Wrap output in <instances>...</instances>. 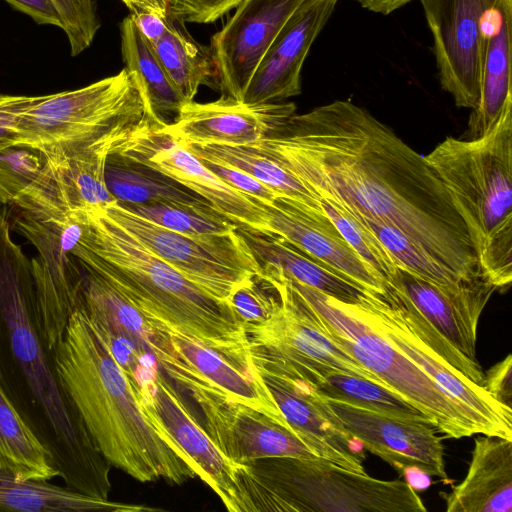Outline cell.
<instances>
[{"label": "cell", "mask_w": 512, "mask_h": 512, "mask_svg": "<svg viewBox=\"0 0 512 512\" xmlns=\"http://www.w3.org/2000/svg\"><path fill=\"white\" fill-rule=\"evenodd\" d=\"M120 205L137 216L186 235L227 234L238 226L208 202Z\"/></svg>", "instance_id": "8d00e7d4"}, {"label": "cell", "mask_w": 512, "mask_h": 512, "mask_svg": "<svg viewBox=\"0 0 512 512\" xmlns=\"http://www.w3.org/2000/svg\"><path fill=\"white\" fill-rule=\"evenodd\" d=\"M261 274L275 287L280 302L268 320L244 327L250 350L288 363L318 361L369 379L392 391L325 334L310 305L278 271L262 267Z\"/></svg>", "instance_id": "2e32d148"}, {"label": "cell", "mask_w": 512, "mask_h": 512, "mask_svg": "<svg viewBox=\"0 0 512 512\" xmlns=\"http://www.w3.org/2000/svg\"><path fill=\"white\" fill-rule=\"evenodd\" d=\"M120 35L125 68L135 76L149 110L163 121L176 117L187 102L129 16L120 24Z\"/></svg>", "instance_id": "836d02e7"}, {"label": "cell", "mask_w": 512, "mask_h": 512, "mask_svg": "<svg viewBox=\"0 0 512 512\" xmlns=\"http://www.w3.org/2000/svg\"><path fill=\"white\" fill-rule=\"evenodd\" d=\"M199 406L205 430L231 461L246 464L270 457L317 458L289 427L231 401L192 380L178 382Z\"/></svg>", "instance_id": "e0dca14e"}, {"label": "cell", "mask_w": 512, "mask_h": 512, "mask_svg": "<svg viewBox=\"0 0 512 512\" xmlns=\"http://www.w3.org/2000/svg\"><path fill=\"white\" fill-rule=\"evenodd\" d=\"M81 267L82 308L98 338L103 342H120L144 356H153L151 345L162 322L146 316L101 275Z\"/></svg>", "instance_id": "83f0119b"}, {"label": "cell", "mask_w": 512, "mask_h": 512, "mask_svg": "<svg viewBox=\"0 0 512 512\" xmlns=\"http://www.w3.org/2000/svg\"><path fill=\"white\" fill-rule=\"evenodd\" d=\"M483 388L498 403L512 410V356L508 354L503 360L484 372Z\"/></svg>", "instance_id": "7dc6e473"}, {"label": "cell", "mask_w": 512, "mask_h": 512, "mask_svg": "<svg viewBox=\"0 0 512 512\" xmlns=\"http://www.w3.org/2000/svg\"><path fill=\"white\" fill-rule=\"evenodd\" d=\"M148 43L155 41L173 19L167 0H119Z\"/></svg>", "instance_id": "7bdbcfd3"}, {"label": "cell", "mask_w": 512, "mask_h": 512, "mask_svg": "<svg viewBox=\"0 0 512 512\" xmlns=\"http://www.w3.org/2000/svg\"><path fill=\"white\" fill-rule=\"evenodd\" d=\"M0 510L23 512L143 511L152 508L127 505L84 495L44 480H20L0 464Z\"/></svg>", "instance_id": "4dcf8cb0"}, {"label": "cell", "mask_w": 512, "mask_h": 512, "mask_svg": "<svg viewBox=\"0 0 512 512\" xmlns=\"http://www.w3.org/2000/svg\"><path fill=\"white\" fill-rule=\"evenodd\" d=\"M484 31L479 98L469 117L467 138L486 134L512 107V0H500L488 13Z\"/></svg>", "instance_id": "4316f807"}, {"label": "cell", "mask_w": 512, "mask_h": 512, "mask_svg": "<svg viewBox=\"0 0 512 512\" xmlns=\"http://www.w3.org/2000/svg\"><path fill=\"white\" fill-rule=\"evenodd\" d=\"M62 20L72 56L90 47L99 28L100 20L95 0H53Z\"/></svg>", "instance_id": "b9f144b4"}, {"label": "cell", "mask_w": 512, "mask_h": 512, "mask_svg": "<svg viewBox=\"0 0 512 512\" xmlns=\"http://www.w3.org/2000/svg\"><path fill=\"white\" fill-rule=\"evenodd\" d=\"M320 398L332 424L398 470L415 490L425 489L430 476L447 479L444 447L432 425Z\"/></svg>", "instance_id": "7c38bea8"}, {"label": "cell", "mask_w": 512, "mask_h": 512, "mask_svg": "<svg viewBox=\"0 0 512 512\" xmlns=\"http://www.w3.org/2000/svg\"><path fill=\"white\" fill-rule=\"evenodd\" d=\"M255 200L264 211L266 233L280 237L357 286L373 293L384 292V281L346 241L324 209L283 196L268 204Z\"/></svg>", "instance_id": "603a6c76"}, {"label": "cell", "mask_w": 512, "mask_h": 512, "mask_svg": "<svg viewBox=\"0 0 512 512\" xmlns=\"http://www.w3.org/2000/svg\"><path fill=\"white\" fill-rule=\"evenodd\" d=\"M115 152L193 191L238 226L266 233V217L255 198L217 177L170 132L167 122L151 117Z\"/></svg>", "instance_id": "4fadbf2b"}, {"label": "cell", "mask_w": 512, "mask_h": 512, "mask_svg": "<svg viewBox=\"0 0 512 512\" xmlns=\"http://www.w3.org/2000/svg\"><path fill=\"white\" fill-rule=\"evenodd\" d=\"M237 231L261 267L275 268L344 303L358 304L366 294L367 290L322 266L278 236L244 226H237Z\"/></svg>", "instance_id": "f546056e"}, {"label": "cell", "mask_w": 512, "mask_h": 512, "mask_svg": "<svg viewBox=\"0 0 512 512\" xmlns=\"http://www.w3.org/2000/svg\"><path fill=\"white\" fill-rule=\"evenodd\" d=\"M306 0H242L211 38L221 97L242 100L261 59L293 13Z\"/></svg>", "instance_id": "44dd1931"}, {"label": "cell", "mask_w": 512, "mask_h": 512, "mask_svg": "<svg viewBox=\"0 0 512 512\" xmlns=\"http://www.w3.org/2000/svg\"><path fill=\"white\" fill-rule=\"evenodd\" d=\"M54 356L63 387L110 465L140 482L180 485L197 476L189 459L145 412L132 380L93 331L71 315Z\"/></svg>", "instance_id": "3957f363"}, {"label": "cell", "mask_w": 512, "mask_h": 512, "mask_svg": "<svg viewBox=\"0 0 512 512\" xmlns=\"http://www.w3.org/2000/svg\"><path fill=\"white\" fill-rule=\"evenodd\" d=\"M35 96L0 93V151L17 144V125Z\"/></svg>", "instance_id": "bcb514c9"}, {"label": "cell", "mask_w": 512, "mask_h": 512, "mask_svg": "<svg viewBox=\"0 0 512 512\" xmlns=\"http://www.w3.org/2000/svg\"><path fill=\"white\" fill-rule=\"evenodd\" d=\"M113 150L105 147L45 156L35 181L12 205L40 220H69L116 203L105 180Z\"/></svg>", "instance_id": "ac0fdd59"}, {"label": "cell", "mask_w": 512, "mask_h": 512, "mask_svg": "<svg viewBox=\"0 0 512 512\" xmlns=\"http://www.w3.org/2000/svg\"><path fill=\"white\" fill-rule=\"evenodd\" d=\"M440 496L447 512H511L512 440L476 438L467 475Z\"/></svg>", "instance_id": "484cf974"}, {"label": "cell", "mask_w": 512, "mask_h": 512, "mask_svg": "<svg viewBox=\"0 0 512 512\" xmlns=\"http://www.w3.org/2000/svg\"><path fill=\"white\" fill-rule=\"evenodd\" d=\"M295 109L293 103L248 105L227 97L191 101L167 127L182 144L250 145L268 137Z\"/></svg>", "instance_id": "d4e9b609"}, {"label": "cell", "mask_w": 512, "mask_h": 512, "mask_svg": "<svg viewBox=\"0 0 512 512\" xmlns=\"http://www.w3.org/2000/svg\"><path fill=\"white\" fill-rule=\"evenodd\" d=\"M153 116L135 76L124 68L76 90L35 96L18 122L17 144L45 156L95 147L115 152Z\"/></svg>", "instance_id": "52a82bcc"}, {"label": "cell", "mask_w": 512, "mask_h": 512, "mask_svg": "<svg viewBox=\"0 0 512 512\" xmlns=\"http://www.w3.org/2000/svg\"><path fill=\"white\" fill-rule=\"evenodd\" d=\"M151 352L157 364L175 382L192 380L200 383L292 429L255 368L239 366L164 323Z\"/></svg>", "instance_id": "ffe728a7"}, {"label": "cell", "mask_w": 512, "mask_h": 512, "mask_svg": "<svg viewBox=\"0 0 512 512\" xmlns=\"http://www.w3.org/2000/svg\"><path fill=\"white\" fill-rule=\"evenodd\" d=\"M0 464L20 480L58 477L50 454L0 386Z\"/></svg>", "instance_id": "d590c367"}, {"label": "cell", "mask_w": 512, "mask_h": 512, "mask_svg": "<svg viewBox=\"0 0 512 512\" xmlns=\"http://www.w3.org/2000/svg\"><path fill=\"white\" fill-rule=\"evenodd\" d=\"M148 44L186 102L194 100L201 85H218L210 48L197 42L184 23L173 19L165 31Z\"/></svg>", "instance_id": "1f68e13d"}, {"label": "cell", "mask_w": 512, "mask_h": 512, "mask_svg": "<svg viewBox=\"0 0 512 512\" xmlns=\"http://www.w3.org/2000/svg\"><path fill=\"white\" fill-rule=\"evenodd\" d=\"M286 282L310 305L325 334L393 392L422 412L437 432L449 438L496 436L474 411L447 393L407 356L391 345L355 311L282 272Z\"/></svg>", "instance_id": "ba28073f"}, {"label": "cell", "mask_w": 512, "mask_h": 512, "mask_svg": "<svg viewBox=\"0 0 512 512\" xmlns=\"http://www.w3.org/2000/svg\"><path fill=\"white\" fill-rule=\"evenodd\" d=\"M105 180L119 204L207 202L171 178L116 152L107 157Z\"/></svg>", "instance_id": "e575fe53"}, {"label": "cell", "mask_w": 512, "mask_h": 512, "mask_svg": "<svg viewBox=\"0 0 512 512\" xmlns=\"http://www.w3.org/2000/svg\"><path fill=\"white\" fill-rule=\"evenodd\" d=\"M183 145L200 159L242 170L280 196L323 210L321 199L301 180L252 145Z\"/></svg>", "instance_id": "d6a6232c"}, {"label": "cell", "mask_w": 512, "mask_h": 512, "mask_svg": "<svg viewBox=\"0 0 512 512\" xmlns=\"http://www.w3.org/2000/svg\"><path fill=\"white\" fill-rule=\"evenodd\" d=\"M130 379L149 418L189 459L197 476L220 497L226 509L254 512L240 475L243 464L220 451L157 365Z\"/></svg>", "instance_id": "30bf717a"}, {"label": "cell", "mask_w": 512, "mask_h": 512, "mask_svg": "<svg viewBox=\"0 0 512 512\" xmlns=\"http://www.w3.org/2000/svg\"><path fill=\"white\" fill-rule=\"evenodd\" d=\"M102 211L154 255L227 305L238 286L262 273L237 229L220 235H186L137 216L117 202Z\"/></svg>", "instance_id": "9c48e42d"}, {"label": "cell", "mask_w": 512, "mask_h": 512, "mask_svg": "<svg viewBox=\"0 0 512 512\" xmlns=\"http://www.w3.org/2000/svg\"><path fill=\"white\" fill-rule=\"evenodd\" d=\"M242 0H167L170 14L182 23H212Z\"/></svg>", "instance_id": "ee69618b"}, {"label": "cell", "mask_w": 512, "mask_h": 512, "mask_svg": "<svg viewBox=\"0 0 512 512\" xmlns=\"http://www.w3.org/2000/svg\"><path fill=\"white\" fill-rule=\"evenodd\" d=\"M424 157L466 227L483 276L505 290L512 281V107L486 134L446 137Z\"/></svg>", "instance_id": "5b68a950"}, {"label": "cell", "mask_w": 512, "mask_h": 512, "mask_svg": "<svg viewBox=\"0 0 512 512\" xmlns=\"http://www.w3.org/2000/svg\"><path fill=\"white\" fill-rule=\"evenodd\" d=\"M385 284L399 291L430 330L468 360L476 356L480 316L497 288L484 276L463 280L453 287L430 282L402 266Z\"/></svg>", "instance_id": "7402d4cb"}, {"label": "cell", "mask_w": 512, "mask_h": 512, "mask_svg": "<svg viewBox=\"0 0 512 512\" xmlns=\"http://www.w3.org/2000/svg\"><path fill=\"white\" fill-rule=\"evenodd\" d=\"M500 0H421L433 39L441 88L457 107L473 109L479 98L484 23Z\"/></svg>", "instance_id": "5bb4252c"}, {"label": "cell", "mask_w": 512, "mask_h": 512, "mask_svg": "<svg viewBox=\"0 0 512 512\" xmlns=\"http://www.w3.org/2000/svg\"><path fill=\"white\" fill-rule=\"evenodd\" d=\"M15 9L31 17L36 23L57 26L62 29V20L53 0H5Z\"/></svg>", "instance_id": "c3c4849f"}, {"label": "cell", "mask_w": 512, "mask_h": 512, "mask_svg": "<svg viewBox=\"0 0 512 512\" xmlns=\"http://www.w3.org/2000/svg\"><path fill=\"white\" fill-rule=\"evenodd\" d=\"M363 8L382 15H389L404 7L412 0H354Z\"/></svg>", "instance_id": "681fc988"}, {"label": "cell", "mask_w": 512, "mask_h": 512, "mask_svg": "<svg viewBox=\"0 0 512 512\" xmlns=\"http://www.w3.org/2000/svg\"><path fill=\"white\" fill-rule=\"evenodd\" d=\"M201 160L206 167L224 183L239 192L258 199L263 203H271L280 196L275 191L242 170L204 159Z\"/></svg>", "instance_id": "f6af8a7d"}, {"label": "cell", "mask_w": 512, "mask_h": 512, "mask_svg": "<svg viewBox=\"0 0 512 512\" xmlns=\"http://www.w3.org/2000/svg\"><path fill=\"white\" fill-rule=\"evenodd\" d=\"M87 214L64 220H40L23 211L15 229L37 249L31 259L43 333L54 351L68 321L82 306L83 270L73 249L86 227Z\"/></svg>", "instance_id": "8fae6325"}, {"label": "cell", "mask_w": 512, "mask_h": 512, "mask_svg": "<svg viewBox=\"0 0 512 512\" xmlns=\"http://www.w3.org/2000/svg\"><path fill=\"white\" fill-rule=\"evenodd\" d=\"M321 203L325 213L351 247L384 283L387 282L399 266L388 249L353 216L325 200H321Z\"/></svg>", "instance_id": "f35d334b"}, {"label": "cell", "mask_w": 512, "mask_h": 512, "mask_svg": "<svg viewBox=\"0 0 512 512\" xmlns=\"http://www.w3.org/2000/svg\"><path fill=\"white\" fill-rule=\"evenodd\" d=\"M321 200L391 226L460 280L483 276L466 227L426 161L369 111L336 100L253 144Z\"/></svg>", "instance_id": "6da1fadb"}, {"label": "cell", "mask_w": 512, "mask_h": 512, "mask_svg": "<svg viewBox=\"0 0 512 512\" xmlns=\"http://www.w3.org/2000/svg\"><path fill=\"white\" fill-rule=\"evenodd\" d=\"M255 511L425 512L406 480H379L322 457H270L244 464Z\"/></svg>", "instance_id": "8992f818"}, {"label": "cell", "mask_w": 512, "mask_h": 512, "mask_svg": "<svg viewBox=\"0 0 512 512\" xmlns=\"http://www.w3.org/2000/svg\"><path fill=\"white\" fill-rule=\"evenodd\" d=\"M358 315L391 345L407 356L447 393L477 413L496 436L512 440V410L436 353L412 328L400 308L384 290L366 291L353 304Z\"/></svg>", "instance_id": "9a60e30c"}, {"label": "cell", "mask_w": 512, "mask_h": 512, "mask_svg": "<svg viewBox=\"0 0 512 512\" xmlns=\"http://www.w3.org/2000/svg\"><path fill=\"white\" fill-rule=\"evenodd\" d=\"M46 162L42 151L15 144L0 151V204H13L37 178Z\"/></svg>", "instance_id": "ab89813d"}, {"label": "cell", "mask_w": 512, "mask_h": 512, "mask_svg": "<svg viewBox=\"0 0 512 512\" xmlns=\"http://www.w3.org/2000/svg\"><path fill=\"white\" fill-rule=\"evenodd\" d=\"M73 254L82 266L105 278L146 316L239 366L253 369L247 333L229 305L154 255L102 209L87 214L84 234Z\"/></svg>", "instance_id": "277c9868"}, {"label": "cell", "mask_w": 512, "mask_h": 512, "mask_svg": "<svg viewBox=\"0 0 512 512\" xmlns=\"http://www.w3.org/2000/svg\"><path fill=\"white\" fill-rule=\"evenodd\" d=\"M338 0H306L289 18L261 59L241 102L263 105L301 93L304 61Z\"/></svg>", "instance_id": "cb8c5ba5"}, {"label": "cell", "mask_w": 512, "mask_h": 512, "mask_svg": "<svg viewBox=\"0 0 512 512\" xmlns=\"http://www.w3.org/2000/svg\"><path fill=\"white\" fill-rule=\"evenodd\" d=\"M0 386L50 454L65 486L109 499L110 463L60 379L44 337L32 263L0 211Z\"/></svg>", "instance_id": "7a4b0ae2"}, {"label": "cell", "mask_w": 512, "mask_h": 512, "mask_svg": "<svg viewBox=\"0 0 512 512\" xmlns=\"http://www.w3.org/2000/svg\"><path fill=\"white\" fill-rule=\"evenodd\" d=\"M282 363L303 377L316 393L325 399L431 425L430 420L422 412L397 393L369 379L313 360Z\"/></svg>", "instance_id": "f1b7e54d"}, {"label": "cell", "mask_w": 512, "mask_h": 512, "mask_svg": "<svg viewBox=\"0 0 512 512\" xmlns=\"http://www.w3.org/2000/svg\"><path fill=\"white\" fill-rule=\"evenodd\" d=\"M356 220L376 236L393 255L399 266L442 286L453 287L463 281L439 264L399 230L367 219Z\"/></svg>", "instance_id": "74e56055"}, {"label": "cell", "mask_w": 512, "mask_h": 512, "mask_svg": "<svg viewBox=\"0 0 512 512\" xmlns=\"http://www.w3.org/2000/svg\"><path fill=\"white\" fill-rule=\"evenodd\" d=\"M262 276L254 275L245 280L232 293L229 306L238 323L243 327L258 325L268 320L279 305L277 290Z\"/></svg>", "instance_id": "60d3db41"}, {"label": "cell", "mask_w": 512, "mask_h": 512, "mask_svg": "<svg viewBox=\"0 0 512 512\" xmlns=\"http://www.w3.org/2000/svg\"><path fill=\"white\" fill-rule=\"evenodd\" d=\"M256 372L295 434L318 457L366 473L362 445L327 418L320 396L286 364L250 350Z\"/></svg>", "instance_id": "d6986e66"}]
</instances>
